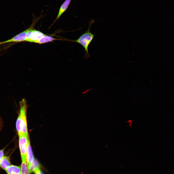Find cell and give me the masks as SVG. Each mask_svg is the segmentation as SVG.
<instances>
[{
	"mask_svg": "<svg viewBox=\"0 0 174 174\" xmlns=\"http://www.w3.org/2000/svg\"><path fill=\"white\" fill-rule=\"evenodd\" d=\"M94 22L93 20L90 22L87 30L77 39L72 41L73 42L79 43L83 47L85 51L84 58L85 59L90 57L88 48L95 36V35L91 33L90 30L91 26Z\"/></svg>",
	"mask_w": 174,
	"mask_h": 174,
	"instance_id": "6da1fadb",
	"label": "cell"
},
{
	"mask_svg": "<svg viewBox=\"0 0 174 174\" xmlns=\"http://www.w3.org/2000/svg\"><path fill=\"white\" fill-rule=\"evenodd\" d=\"M19 106L20 110L19 115L21 119V132L25 133L28 136L26 116L27 105L25 99H22L19 102Z\"/></svg>",
	"mask_w": 174,
	"mask_h": 174,
	"instance_id": "7a4b0ae2",
	"label": "cell"
},
{
	"mask_svg": "<svg viewBox=\"0 0 174 174\" xmlns=\"http://www.w3.org/2000/svg\"><path fill=\"white\" fill-rule=\"evenodd\" d=\"M18 135L19 136V147L22 160H26V151L29 138L23 132H21Z\"/></svg>",
	"mask_w": 174,
	"mask_h": 174,
	"instance_id": "3957f363",
	"label": "cell"
},
{
	"mask_svg": "<svg viewBox=\"0 0 174 174\" xmlns=\"http://www.w3.org/2000/svg\"><path fill=\"white\" fill-rule=\"evenodd\" d=\"M27 33V30L20 33L10 39L1 42L2 44L6 43L13 42H19L26 41Z\"/></svg>",
	"mask_w": 174,
	"mask_h": 174,
	"instance_id": "277c9868",
	"label": "cell"
},
{
	"mask_svg": "<svg viewBox=\"0 0 174 174\" xmlns=\"http://www.w3.org/2000/svg\"><path fill=\"white\" fill-rule=\"evenodd\" d=\"M34 159L30 140L29 138L26 155V160L27 166L32 162Z\"/></svg>",
	"mask_w": 174,
	"mask_h": 174,
	"instance_id": "5b68a950",
	"label": "cell"
},
{
	"mask_svg": "<svg viewBox=\"0 0 174 174\" xmlns=\"http://www.w3.org/2000/svg\"><path fill=\"white\" fill-rule=\"evenodd\" d=\"M45 35L41 32L33 29L32 31L29 39L27 41L34 43L38 40L45 36Z\"/></svg>",
	"mask_w": 174,
	"mask_h": 174,
	"instance_id": "8992f818",
	"label": "cell"
},
{
	"mask_svg": "<svg viewBox=\"0 0 174 174\" xmlns=\"http://www.w3.org/2000/svg\"><path fill=\"white\" fill-rule=\"evenodd\" d=\"M71 1V0H65L61 5L59 9L57 16L54 22L58 19L62 14L66 11Z\"/></svg>",
	"mask_w": 174,
	"mask_h": 174,
	"instance_id": "52a82bcc",
	"label": "cell"
},
{
	"mask_svg": "<svg viewBox=\"0 0 174 174\" xmlns=\"http://www.w3.org/2000/svg\"><path fill=\"white\" fill-rule=\"evenodd\" d=\"M7 174H19L21 173V169L19 167L10 165L6 170Z\"/></svg>",
	"mask_w": 174,
	"mask_h": 174,
	"instance_id": "ba28073f",
	"label": "cell"
},
{
	"mask_svg": "<svg viewBox=\"0 0 174 174\" xmlns=\"http://www.w3.org/2000/svg\"><path fill=\"white\" fill-rule=\"evenodd\" d=\"M58 40L60 39L53 38L50 36L45 35L40 39L36 41L34 43L41 44Z\"/></svg>",
	"mask_w": 174,
	"mask_h": 174,
	"instance_id": "9c48e42d",
	"label": "cell"
},
{
	"mask_svg": "<svg viewBox=\"0 0 174 174\" xmlns=\"http://www.w3.org/2000/svg\"><path fill=\"white\" fill-rule=\"evenodd\" d=\"M11 163L9 158L4 156L0 161V167L5 170L10 165Z\"/></svg>",
	"mask_w": 174,
	"mask_h": 174,
	"instance_id": "30bf717a",
	"label": "cell"
},
{
	"mask_svg": "<svg viewBox=\"0 0 174 174\" xmlns=\"http://www.w3.org/2000/svg\"><path fill=\"white\" fill-rule=\"evenodd\" d=\"M27 167L29 173H31L34 172L36 169L39 168V164L38 161L34 159L32 162Z\"/></svg>",
	"mask_w": 174,
	"mask_h": 174,
	"instance_id": "8fae6325",
	"label": "cell"
},
{
	"mask_svg": "<svg viewBox=\"0 0 174 174\" xmlns=\"http://www.w3.org/2000/svg\"><path fill=\"white\" fill-rule=\"evenodd\" d=\"M21 173L22 174H29L26 160H22Z\"/></svg>",
	"mask_w": 174,
	"mask_h": 174,
	"instance_id": "7c38bea8",
	"label": "cell"
},
{
	"mask_svg": "<svg viewBox=\"0 0 174 174\" xmlns=\"http://www.w3.org/2000/svg\"><path fill=\"white\" fill-rule=\"evenodd\" d=\"M39 168L36 169L34 172L35 174H43Z\"/></svg>",
	"mask_w": 174,
	"mask_h": 174,
	"instance_id": "4fadbf2b",
	"label": "cell"
},
{
	"mask_svg": "<svg viewBox=\"0 0 174 174\" xmlns=\"http://www.w3.org/2000/svg\"><path fill=\"white\" fill-rule=\"evenodd\" d=\"M4 156V150H0V161L2 158Z\"/></svg>",
	"mask_w": 174,
	"mask_h": 174,
	"instance_id": "5bb4252c",
	"label": "cell"
},
{
	"mask_svg": "<svg viewBox=\"0 0 174 174\" xmlns=\"http://www.w3.org/2000/svg\"><path fill=\"white\" fill-rule=\"evenodd\" d=\"M2 122H1V120L0 119V128L2 126Z\"/></svg>",
	"mask_w": 174,
	"mask_h": 174,
	"instance_id": "9a60e30c",
	"label": "cell"
},
{
	"mask_svg": "<svg viewBox=\"0 0 174 174\" xmlns=\"http://www.w3.org/2000/svg\"><path fill=\"white\" fill-rule=\"evenodd\" d=\"M1 44H2L1 42H0V45Z\"/></svg>",
	"mask_w": 174,
	"mask_h": 174,
	"instance_id": "2e32d148",
	"label": "cell"
},
{
	"mask_svg": "<svg viewBox=\"0 0 174 174\" xmlns=\"http://www.w3.org/2000/svg\"><path fill=\"white\" fill-rule=\"evenodd\" d=\"M21 174V173H20V174Z\"/></svg>",
	"mask_w": 174,
	"mask_h": 174,
	"instance_id": "e0dca14e",
	"label": "cell"
}]
</instances>
